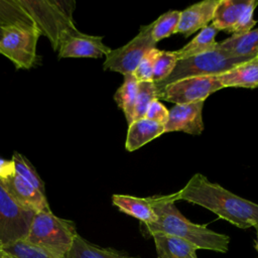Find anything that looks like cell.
Here are the masks:
<instances>
[{
	"instance_id": "277c9868",
	"label": "cell",
	"mask_w": 258,
	"mask_h": 258,
	"mask_svg": "<svg viewBox=\"0 0 258 258\" xmlns=\"http://www.w3.org/2000/svg\"><path fill=\"white\" fill-rule=\"evenodd\" d=\"M77 235L72 221L56 217L49 210L34 214L24 241L52 258H63Z\"/></svg>"
},
{
	"instance_id": "e0dca14e",
	"label": "cell",
	"mask_w": 258,
	"mask_h": 258,
	"mask_svg": "<svg viewBox=\"0 0 258 258\" xmlns=\"http://www.w3.org/2000/svg\"><path fill=\"white\" fill-rule=\"evenodd\" d=\"M164 133V125L148 120L140 119L128 125L125 148L127 151H135L146 143Z\"/></svg>"
},
{
	"instance_id": "44dd1931",
	"label": "cell",
	"mask_w": 258,
	"mask_h": 258,
	"mask_svg": "<svg viewBox=\"0 0 258 258\" xmlns=\"http://www.w3.org/2000/svg\"><path fill=\"white\" fill-rule=\"evenodd\" d=\"M63 258H134L123 252L112 248H102L96 246L79 234L76 236L70 251Z\"/></svg>"
},
{
	"instance_id": "ac0fdd59",
	"label": "cell",
	"mask_w": 258,
	"mask_h": 258,
	"mask_svg": "<svg viewBox=\"0 0 258 258\" xmlns=\"http://www.w3.org/2000/svg\"><path fill=\"white\" fill-rule=\"evenodd\" d=\"M250 0H219L212 24L219 30L230 33L237 24Z\"/></svg>"
},
{
	"instance_id": "e575fe53",
	"label": "cell",
	"mask_w": 258,
	"mask_h": 258,
	"mask_svg": "<svg viewBox=\"0 0 258 258\" xmlns=\"http://www.w3.org/2000/svg\"><path fill=\"white\" fill-rule=\"evenodd\" d=\"M1 34H2V30H1V27H0V37H1Z\"/></svg>"
},
{
	"instance_id": "4fadbf2b",
	"label": "cell",
	"mask_w": 258,
	"mask_h": 258,
	"mask_svg": "<svg viewBox=\"0 0 258 258\" xmlns=\"http://www.w3.org/2000/svg\"><path fill=\"white\" fill-rule=\"evenodd\" d=\"M218 3L219 0H205L195 3L180 11L176 33L187 37L208 26L214 18Z\"/></svg>"
},
{
	"instance_id": "5bb4252c",
	"label": "cell",
	"mask_w": 258,
	"mask_h": 258,
	"mask_svg": "<svg viewBox=\"0 0 258 258\" xmlns=\"http://www.w3.org/2000/svg\"><path fill=\"white\" fill-rule=\"evenodd\" d=\"M224 88H258V55L217 76Z\"/></svg>"
},
{
	"instance_id": "cb8c5ba5",
	"label": "cell",
	"mask_w": 258,
	"mask_h": 258,
	"mask_svg": "<svg viewBox=\"0 0 258 258\" xmlns=\"http://www.w3.org/2000/svg\"><path fill=\"white\" fill-rule=\"evenodd\" d=\"M180 11L169 10L161 14L155 21H153L152 38L157 43L163 38L169 37L171 34L176 33L179 23Z\"/></svg>"
},
{
	"instance_id": "30bf717a",
	"label": "cell",
	"mask_w": 258,
	"mask_h": 258,
	"mask_svg": "<svg viewBox=\"0 0 258 258\" xmlns=\"http://www.w3.org/2000/svg\"><path fill=\"white\" fill-rule=\"evenodd\" d=\"M111 49L103 42V36L86 34L77 28L61 40L57 56L58 58H100L106 56Z\"/></svg>"
},
{
	"instance_id": "ffe728a7",
	"label": "cell",
	"mask_w": 258,
	"mask_h": 258,
	"mask_svg": "<svg viewBox=\"0 0 258 258\" xmlns=\"http://www.w3.org/2000/svg\"><path fill=\"white\" fill-rule=\"evenodd\" d=\"M218 32L219 30L213 24H209L201 29L195 38L181 48L175 50L178 60L216 49L218 45V42L216 41Z\"/></svg>"
},
{
	"instance_id": "2e32d148",
	"label": "cell",
	"mask_w": 258,
	"mask_h": 258,
	"mask_svg": "<svg viewBox=\"0 0 258 258\" xmlns=\"http://www.w3.org/2000/svg\"><path fill=\"white\" fill-rule=\"evenodd\" d=\"M112 203L120 212L139 220L141 224H151L157 220L149 198L115 194L112 196Z\"/></svg>"
},
{
	"instance_id": "9a60e30c",
	"label": "cell",
	"mask_w": 258,
	"mask_h": 258,
	"mask_svg": "<svg viewBox=\"0 0 258 258\" xmlns=\"http://www.w3.org/2000/svg\"><path fill=\"white\" fill-rule=\"evenodd\" d=\"M151 237L158 258H198L197 246L184 239L163 233H154Z\"/></svg>"
},
{
	"instance_id": "d6986e66",
	"label": "cell",
	"mask_w": 258,
	"mask_h": 258,
	"mask_svg": "<svg viewBox=\"0 0 258 258\" xmlns=\"http://www.w3.org/2000/svg\"><path fill=\"white\" fill-rule=\"evenodd\" d=\"M217 46L234 56L255 57L258 55V28L243 34L231 35L222 42H218Z\"/></svg>"
},
{
	"instance_id": "d4e9b609",
	"label": "cell",
	"mask_w": 258,
	"mask_h": 258,
	"mask_svg": "<svg viewBox=\"0 0 258 258\" xmlns=\"http://www.w3.org/2000/svg\"><path fill=\"white\" fill-rule=\"evenodd\" d=\"M157 99V88L153 82H138L134 106V121L145 118L146 111L152 101Z\"/></svg>"
},
{
	"instance_id": "4316f807",
	"label": "cell",
	"mask_w": 258,
	"mask_h": 258,
	"mask_svg": "<svg viewBox=\"0 0 258 258\" xmlns=\"http://www.w3.org/2000/svg\"><path fill=\"white\" fill-rule=\"evenodd\" d=\"M177 61L178 57L176 55L175 50H160L154 62L152 78L153 83L158 84L164 81L166 78H168L169 75L174 70Z\"/></svg>"
},
{
	"instance_id": "3957f363",
	"label": "cell",
	"mask_w": 258,
	"mask_h": 258,
	"mask_svg": "<svg viewBox=\"0 0 258 258\" xmlns=\"http://www.w3.org/2000/svg\"><path fill=\"white\" fill-rule=\"evenodd\" d=\"M29 15L41 35L45 36L54 51L61 40L77 29L74 21V0H17Z\"/></svg>"
},
{
	"instance_id": "8992f818",
	"label": "cell",
	"mask_w": 258,
	"mask_h": 258,
	"mask_svg": "<svg viewBox=\"0 0 258 258\" xmlns=\"http://www.w3.org/2000/svg\"><path fill=\"white\" fill-rule=\"evenodd\" d=\"M0 53L13 62L16 69L28 70L34 67L36 46L41 35L35 26L9 25L1 27Z\"/></svg>"
},
{
	"instance_id": "4dcf8cb0",
	"label": "cell",
	"mask_w": 258,
	"mask_h": 258,
	"mask_svg": "<svg viewBox=\"0 0 258 258\" xmlns=\"http://www.w3.org/2000/svg\"><path fill=\"white\" fill-rule=\"evenodd\" d=\"M145 119L165 125L168 119V110L159 100L156 99L149 105L145 114Z\"/></svg>"
},
{
	"instance_id": "5b68a950",
	"label": "cell",
	"mask_w": 258,
	"mask_h": 258,
	"mask_svg": "<svg viewBox=\"0 0 258 258\" xmlns=\"http://www.w3.org/2000/svg\"><path fill=\"white\" fill-rule=\"evenodd\" d=\"M251 58L253 57L234 56L217 46L214 50L179 59L169 77L155 85L157 90H159L167 84L186 78L217 77Z\"/></svg>"
},
{
	"instance_id": "9c48e42d",
	"label": "cell",
	"mask_w": 258,
	"mask_h": 258,
	"mask_svg": "<svg viewBox=\"0 0 258 258\" xmlns=\"http://www.w3.org/2000/svg\"><path fill=\"white\" fill-rule=\"evenodd\" d=\"M224 89L217 77H192L167 84L157 90V100L175 105L188 104L206 99L213 93Z\"/></svg>"
},
{
	"instance_id": "8fae6325",
	"label": "cell",
	"mask_w": 258,
	"mask_h": 258,
	"mask_svg": "<svg viewBox=\"0 0 258 258\" xmlns=\"http://www.w3.org/2000/svg\"><path fill=\"white\" fill-rule=\"evenodd\" d=\"M205 101L174 105L168 110V119L164 132L180 131L191 135H200L204 130L203 108Z\"/></svg>"
},
{
	"instance_id": "ba28073f",
	"label": "cell",
	"mask_w": 258,
	"mask_h": 258,
	"mask_svg": "<svg viewBox=\"0 0 258 258\" xmlns=\"http://www.w3.org/2000/svg\"><path fill=\"white\" fill-rule=\"evenodd\" d=\"M34 214L17 203L0 182V248L24 240Z\"/></svg>"
},
{
	"instance_id": "6da1fadb",
	"label": "cell",
	"mask_w": 258,
	"mask_h": 258,
	"mask_svg": "<svg viewBox=\"0 0 258 258\" xmlns=\"http://www.w3.org/2000/svg\"><path fill=\"white\" fill-rule=\"evenodd\" d=\"M171 195L174 201L183 200L206 208L240 229L258 224V204L211 182L202 173L194 174L180 190Z\"/></svg>"
},
{
	"instance_id": "f546056e",
	"label": "cell",
	"mask_w": 258,
	"mask_h": 258,
	"mask_svg": "<svg viewBox=\"0 0 258 258\" xmlns=\"http://www.w3.org/2000/svg\"><path fill=\"white\" fill-rule=\"evenodd\" d=\"M258 5L257 0H250L249 4L243 11L242 15L240 16L237 24L231 29L230 33L232 35H238V34H243L251 29H253L254 25L257 23V21L253 18V13L255 11V8Z\"/></svg>"
},
{
	"instance_id": "7402d4cb",
	"label": "cell",
	"mask_w": 258,
	"mask_h": 258,
	"mask_svg": "<svg viewBox=\"0 0 258 258\" xmlns=\"http://www.w3.org/2000/svg\"><path fill=\"white\" fill-rule=\"evenodd\" d=\"M138 81L132 74L124 76L122 85L114 94V100L117 106L123 111L128 125L134 121V106L137 95Z\"/></svg>"
},
{
	"instance_id": "836d02e7",
	"label": "cell",
	"mask_w": 258,
	"mask_h": 258,
	"mask_svg": "<svg viewBox=\"0 0 258 258\" xmlns=\"http://www.w3.org/2000/svg\"><path fill=\"white\" fill-rule=\"evenodd\" d=\"M254 228L256 229V233H257V238H256V241H255V249L258 252V224H256L254 226Z\"/></svg>"
},
{
	"instance_id": "f1b7e54d",
	"label": "cell",
	"mask_w": 258,
	"mask_h": 258,
	"mask_svg": "<svg viewBox=\"0 0 258 258\" xmlns=\"http://www.w3.org/2000/svg\"><path fill=\"white\" fill-rule=\"evenodd\" d=\"M1 249L14 255L17 258H52L40 249L25 242L24 240L17 241Z\"/></svg>"
},
{
	"instance_id": "83f0119b",
	"label": "cell",
	"mask_w": 258,
	"mask_h": 258,
	"mask_svg": "<svg viewBox=\"0 0 258 258\" xmlns=\"http://www.w3.org/2000/svg\"><path fill=\"white\" fill-rule=\"evenodd\" d=\"M159 51L160 49L156 47L152 48L142 57L137 68L132 73L138 82H153V68Z\"/></svg>"
},
{
	"instance_id": "7c38bea8",
	"label": "cell",
	"mask_w": 258,
	"mask_h": 258,
	"mask_svg": "<svg viewBox=\"0 0 258 258\" xmlns=\"http://www.w3.org/2000/svg\"><path fill=\"white\" fill-rule=\"evenodd\" d=\"M0 182L8 194L24 208L34 213L50 210L45 194L30 184L16 171L8 174Z\"/></svg>"
},
{
	"instance_id": "d6a6232c",
	"label": "cell",
	"mask_w": 258,
	"mask_h": 258,
	"mask_svg": "<svg viewBox=\"0 0 258 258\" xmlns=\"http://www.w3.org/2000/svg\"><path fill=\"white\" fill-rule=\"evenodd\" d=\"M0 258H17V257H15L14 255H12V254H10L8 252H5L4 250H2L0 248Z\"/></svg>"
},
{
	"instance_id": "484cf974",
	"label": "cell",
	"mask_w": 258,
	"mask_h": 258,
	"mask_svg": "<svg viewBox=\"0 0 258 258\" xmlns=\"http://www.w3.org/2000/svg\"><path fill=\"white\" fill-rule=\"evenodd\" d=\"M11 160L13 162L16 173H18L21 177H23L25 180H27L30 184H32L38 190L45 194L44 183H43L42 179L37 174L33 165L28 161V159L25 156L21 155L18 152H14Z\"/></svg>"
},
{
	"instance_id": "52a82bcc",
	"label": "cell",
	"mask_w": 258,
	"mask_h": 258,
	"mask_svg": "<svg viewBox=\"0 0 258 258\" xmlns=\"http://www.w3.org/2000/svg\"><path fill=\"white\" fill-rule=\"evenodd\" d=\"M152 27L153 22L140 26L137 35L129 42L121 47L111 49L105 56L103 69L123 76L132 74L146 52L156 47V42L152 38Z\"/></svg>"
},
{
	"instance_id": "603a6c76",
	"label": "cell",
	"mask_w": 258,
	"mask_h": 258,
	"mask_svg": "<svg viewBox=\"0 0 258 258\" xmlns=\"http://www.w3.org/2000/svg\"><path fill=\"white\" fill-rule=\"evenodd\" d=\"M9 25L35 26L17 0H0V27Z\"/></svg>"
},
{
	"instance_id": "7a4b0ae2",
	"label": "cell",
	"mask_w": 258,
	"mask_h": 258,
	"mask_svg": "<svg viewBox=\"0 0 258 258\" xmlns=\"http://www.w3.org/2000/svg\"><path fill=\"white\" fill-rule=\"evenodd\" d=\"M149 200L157 220L151 224H141V229L145 234L151 236L154 233H163L184 239L198 249L221 253L228 251L230 237L187 220L175 207L172 195L154 196Z\"/></svg>"
},
{
	"instance_id": "1f68e13d",
	"label": "cell",
	"mask_w": 258,
	"mask_h": 258,
	"mask_svg": "<svg viewBox=\"0 0 258 258\" xmlns=\"http://www.w3.org/2000/svg\"><path fill=\"white\" fill-rule=\"evenodd\" d=\"M14 171H15V168L12 160H6L3 158H0V180Z\"/></svg>"
}]
</instances>
